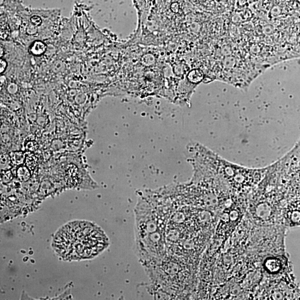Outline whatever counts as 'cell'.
<instances>
[{
    "instance_id": "1",
    "label": "cell",
    "mask_w": 300,
    "mask_h": 300,
    "mask_svg": "<svg viewBox=\"0 0 300 300\" xmlns=\"http://www.w3.org/2000/svg\"><path fill=\"white\" fill-rule=\"evenodd\" d=\"M109 245L101 228L87 221L70 222L56 234L53 247L66 260H80L98 256Z\"/></svg>"
},
{
    "instance_id": "2",
    "label": "cell",
    "mask_w": 300,
    "mask_h": 300,
    "mask_svg": "<svg viewBox=\"0 0 300 300\" xmlns=\"http://www.w3.org/2000/svg\"><path fill=\"white\" fill-rule=\"evenodd\" d=\"M135 252L146 267L167 253L166 230L171 212L137 208L135 212Z\"/></svg>"
},
{
    "instance_id": "3",
    "label": "cell",
    "mask_w": 300,
    "mask_h": 300,
    "mask_svg": "<svg viewBox=\"0 0 300 300\" xmlns=\"http://www.w3.org/2000/svg\"><path fill=\"white\" fill-rule=\"evenodd\" d=\"M210 168L208 174L214 176L233 194L248 196L265 175L266 169H253L228 162L213 152L207 151Z\"/></svg>"
},
{
    "instance_id": "4",
    "label": "cell",
    "mask_w": 300,
    "mask_h": 300,
    "mask_svg": "<svg viewBox=\"0 0 300 300\" xmlns=\"http://www.w3.org/2000/svg\"><path fill=\"white\" fill-rule=\"evenodd\" d=\"M248 205V196L232 195L231 200L218 216L213 238L223 245L233 235L245 216Z\"/></svg>"
},
{
    "instance_id": "5",
    "label": "cell",
    "mask_w": 300,
    "mask_h": 300,
    "mask_svg": "<svg viewBox=\"0 0 300 300\" xmlns=\"http://www.w3.org/2000/svg\"><path fill=\"white\" fill-rule=\"evenodd\" d=\"M288 257L284 253L281 255H270L263 260L262 264V273L269 277H280L290 270Z\"/></svg>"
},
{
    "instance_id": "6",
    "label": "cell",
    "mask_w": 300,
    "mask_h": 300,
    "mask_svg": "<svg viewBox=\"0 0 300 300\" xmlns=\"http://www.w3.org/2000/svg\"><path fill=\"white\" fill-rule=\"evenodd\" d=\"M299 220V198L287 200L281 208L279 225L285 227H298Z\"/></svg>"
},
{
    "instance_id": "7",
    "label": "cell",
    "mask_w": 300,
    "mask_h": 300,
    "mask_svg": "<svg viewBox=\"0 0 300 300\" xmlns=\"http://www.w3.org/2000/svg\"><path fill=\"white\" fill-rule=\"evenodd\" d=\"M47 49V47L44 43L41 42H36L32 46L30 52L34 55H40L43 54Z\"/></svg>"
},
{
    "instance_id": "8",
    "label": "cell",
    "mask_w": 300,
    "mask_h": 300,
    "mask_svg": "<svg viewBox=\"0 0 300 300\" xmlns=\"http://www.w3.org/2000/svg\"><path fill=\"white\" fill-rule=\"evenodd\" d=\"M189 80L193 83H199L203 79V74L200 70H193L189 74Z\"/></svg>"
},
{
    "instance_id": "9",
    "label": "cell",
    "mask_w": 300,
    "mask_h": 300,
    "mask_svg": "<svg viewBox=\"0 0 300 300\" xmlns=\"http://www.w3.org/2000/svg\"><path fill=\"white\" fill-rule=\"evenodd\" d=\"M10 33V28L7 24L0 25V39H6Z\"/></svg>"
},
{
    "instance_id": "10",
    "label": "cell",
    "mask_w": 300,
    "mask_h": 300,
    "mask_svg": "<svg viewBox=\"0 0 300 300\" xmlns=\"http://www.w3.org/2000/svg\"><path fill=\"white\" fill-rule=\"evenodd\" d=\"M31 22L35 26H39L42 22V19L37 16L33 17L31 19Z\"/></svg>"
},
{
    "instance_id": "11",
    "label": "cell",
    "mask_w": 300,
    "mask_h": 300,
    "mask_svg": "<svg viewBox=\"0 0 300 300\" xmlns=\"http://www.w3.org/2000/svg\"><path fill=\"white\" fill-rule=\"evenodd\" d=\"M7 67V63L3 60H0V74L4 72Z\"/></svg>"
},
{
    "instance_id": "12",
    "label": "cell",
    "mask_w": 300,
    "mask_h": 300,
    "mask_svg": "<svg viewBox=\"0 0 300 300\" xmlns=\"http://www.w3.org/2000/svg\"><path fill=\"white\" fill-rule=\"evenodd\" d=\"M4 54V50L2 45H0V58L2 57Z\"/></svg>"
}]
</instances>
